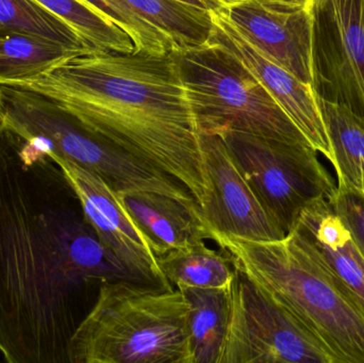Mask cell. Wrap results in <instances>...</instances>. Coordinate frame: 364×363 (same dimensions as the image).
I'll list each match as a JSON object with an SVG mask.
<instances>
[{
	"label": "cell",
	"mask_w": 364,
	"mask_h": 363,
	"mask_svg": "<svg viewBox=\"0 0 364 363\" xmlns=\"http://www.w3.org/2000/svg\"><path fill=\"white\" fill-rule=\"evenodd\" d=\"M201 145L211 192L200 213L212 236L225 234L255 242L286 238L237 170L222 139L201 134Z\"/></svg>",
	"instance_id": "7c38bea8"
},
{
	"label": "cell",
	"mask_w": 364,
	"mask_h": 363,
	"mask_svg": "<svg viewBox=\"0 0 364 363\" xmlns=\"http://www.w3.org/2000/svg\"><path fill=\"white\" fill-rule=\"evenodd\" d=\"M271 219L288 234L306 207L329 200L333 179L309 145L293 144L243 132L215 134Z\"/></svg>",
	"instance_id": "52a82bcc"
},
{
	"label": "cell",
	"mask_w": 364,
	"mask_h": 363,
	"mask_svg": "<svg viewBox=\"0 0 364 363\" xmlns=\"http://www.w3.org/2000/svg\"><path fill=\"white\" fill-rule=\"evenodd\" d=\"M338 178L364 193V117L348 104L318 93Z\"/></svg>",
	"instance_id": "2e32d148"
},
{
	"label": "cell",
	"mask_w": 364,
	"mask_h": 363,
	"mask_svg": "<svg viewBox=\"0 0 364 363\" xmlns=\"http://www.w3.org/2000/svg\"><path fill=\"white\" fill-rule=\"evenodd\" d=\"M173 53L201 134L232 130L312 146L267 90L225 49L207 42Z\"/></svg>",
	"instance_id": "8992f818"
},
{
	"label": "cell",
	"mask_w": 364,
	"mask_h": 363,
	"mask_svg": "<svg viewBox=\"0 0 364 363\" xmlns=\"http://www.w3.org/2000/svg\"><path fill=\"white\" fill-rule=\"evenodd\" d=\"M233 266L301 322L335 363H364V315L288 234L255 242L214 234Z\"/></svg>",
	"instance_id": "3957f363"
},
{
	"label": "cell",
	"mask_w": 364,
	"mask_h": 363,
	"mask_svg": "<svg viewBox=\"0 0 364 363\" xmlns=\"http://www.w3.org/2000/svg\"><path fill=\"white\" fill-rule=\"evenodd\" d=\"M228 298L220 363H335L326 347L301 322L237 269Z\"/></svg>",
	"instance_id": "ba28073f"
},
{
	"label": "cell",
	"mask_w": 364,
	"mask_h": 363,
	"mask_svg": "<svg viewBox=\"0 0 364 363\" xmlns=\"http://www.w3.org/2000/svg\"><path fill=\"white\" fill-rule=\"evenodd\" d=\"M0 127L48 153L97 175L117 195L155 192L184 202L192 193L181 181L90 131L50 96L0 85Z\"/></svg>",
	"instance_id": "5b68a950"
},
{
	"label": "cell",
	"mask_w": 364,
	"mask_h": 363,
	"mask_svg": "<svg viewBox=\"0 0 364 363\" xmlns=\"http://www.w3.org/2000/svg\"><path fill=\"white\" fill-rule=\"evenodd\" d=\"M179 1L186 2V4H191V6L205 11L220 10V9L228 6L226 0H179Z\"/></svg>",
	"instance_id": "d4e9b609"
},
{
	"label": "cell",
	"mask_w": 364,
	"mask_h": 363,
	"mask_svg": "<svg viewBox=\"0 0 364 363\" xmlns=\"http://www.w3.org/2000/svg\"><path fill=\"white\" fill-rule=\"evenodd\" d=\"M210 17L212 30L208 42L232 55L273 96L312 147L333 164V149L318 104V92L255 46L228 18L224 8L210 11Z\"/></svg>",
	"instance_id": "8fae6325"
},
{
	"label": "cell",
	"mask_w": 364,
	"mask_h": 363,
	"mask_svg": "<svg viewBox=\"0 0 364 363\" xmlns=\"http://www.w3.org/2000/svg\"><path fill=\"white\" fill-rule=\"evenodd\" d=\"M0 33L38 36L73 50L92 48L68 23L36 0H0Z\"/></svg>",
	"instance_id": "44dd1931"
},
{
	"label": "cell",
	"mask_w": 364,
	"mask_h": 363,
	"mask_svg": "<svg viewBox=\"0 0 364 363\" xmlns=\"http://www.w3.org/2000/svg\"><path fill=\"white\" fill-rule=\"evenodd\" d=\"M328 202L364 257V193L338 178L337 189Z\"/></svg>",
	"instance_id": "cb8c5ba5"
},
{
	"label": "cell",
	"mask_w": 364,
	"mask_h": 363,
	"mask_svg": "<svg viewBox=\"0 0 364 363\" xmlns=\"http://www.w3.org/2000/svg\"><path fill=\"white\" fill-rule=\"evenodd\" d=\"M224 12L269 59L318 92L314 4L293 0H240Z\"/></svg>",
	"instance_id": "9c48e42d"
},
{
	"label": "cell",
	"mask_w": 364,
	"mask_h": 363,
	"mask_svg": "<svg viewBox=\"0 0 364 363\" xmlns=\"http://www.w3.org/2000/svg\"><path fill=\"white\" fill-rule=\"evenodd\" d=\"M79 51L38 36L0 33V85L36 80Z\"/></svg>",
	"instance_id": "ac0fdd59"
},
{
	"label": "cell",
	"mask_w": 364,
	"mask_h": 363,
	"mask_svg": "<svg viewBox=\"0 0 364 363\" xmlns=\"http://www.w3.org/2000/svg\"><path fill=\"white\" fill-rule=\"evenodd\" d=\"M98 15L123 30L134 45V53L164 55L177 51L174 43L124 0H81Z\"/></svg>",
	"instance_id": "603a6c76"
},
{
	"label": "cell",
	"mask_w": 364,
	"mask_h": 363,
	"mask_svg": "<svg viewBox=\"0 0 364 363\" xmlns=\"http://www.w3.org/2000/svg\"><path fill=\"white\" fill-rule=\"evenodd\" d=\"M293 1L303 2V4H314V0H293Z\"/></svg>",
	"instance_id": "484cf974"
},
{
	"label": "cell",
	"mask_w": 364,
	"mask_h": 363,
	"mask_svg": "<svg viewBox=\"0 0 364 363\" xmlns=\"http://www.w3.org/2000/svg\"><path fill=\"white\" fill-rule=\"evenodd\" d=\"M289 234L364 315V257L328 200L306 207Z\"/></svg>",
	"instance_id": "5bb4252c"
},
{
	"label": "cell",
	"mask_w": 364,
	"mask_h": 363,
	"mask_svg": "<svg viewBox=\"0 0 364 363\" xmlns=\"http://www.w3.org/2000/svg\"><path fill=\"white\" fill-rule=\"evenodd\" d=\"M178 288L102 281L68 345V363H193Z\"/></svg>",
	"instance_id": "277c9868"
},
{
	"label": "cell",
	"mask_w": 364,
	"mask_h": 363,
	"mask_svg": "<svg viewBox=\"0 0 364 363\" xmlns=\"http://www.w3.org/2000/svg\"><path fill=\"white\" fill-rule=\"evenodd\" d=\"M182 49L201 46L211 36L210 11L179 0H124Z\"/></svg>",
	"instance_id": "ffe728a7"
},
{
	"label": "cell",
	"mask_w": 364,
	"mask_h": 363,
	"mask_svg": "<svg viewBox=\"0 0 364 363\" xmlns=\"http://www.w3.org/2000/svg\"><path fill=\"white\" fill-rule=\"evenodd\" d=\"M132 281L100 244L59 164L0 127V353L68 363L70 337L102 281Z\"/></svg>",
	"instance_id": "6da1fadb"
},
{
	"label": "cell",
	"mask_w": 364,
	"mask_h": 363,
	"mask_svg": "<svg viewBox=\"0 0 364 363\" xmlns=\"http://www.w3.org/2000/svg\"><path fill=\"white\" fill-rule=\"evenodd\" d=\"M316 49L331 70L340 102L364 117V0H314Z\"/></svg>",
	"instance_id": "4fadbf2b"
},
{
	"label": "cell",
	"mask_w": 364,
	"mask_h": 363,
	"mask_svg": "<svg viewBox=\"0 0 364 363\" xmlns=\"http://www.w3.org/2000/svg\"><path fill=\"white\" fill-rule=\"evenodd\" d=\"M188 304L193 363H220L228 323V288H181Z\"/></svg>",
	"instance_id": "e0dca14e"
},
{
	"label": "cell",
	"mask_w": 364,
	"mask_h": 363,
	"mask_svg": "<svg viewBox=\"0 0 364 363\" xmlns=\"http://www.w3.org/2000/svg\"><path fill=\"white\" fill-rule=\"evenodd\" d=\"M53 159L74 188L85 219L106 251L142 283L174 289L162 272L149 241L119 195L94 173L66 160Z\"/></svg>",
	"instance_id": "30bf717a"
},
{
	"label": "cell",
	"mask_w": 364,
	"mask_h": 363,
	"mask_svg": "<svg viewBox=\"0 0 364 363\" xmlns=\"http://www.w3.org/2000/svg\"><path fill=\"white\" fill-rule=\"evenodd\" d=\"M119 197L157 257L213 238L199 204H186L155 192H134Z\"/></svg>",
	"instance_id": "9a60e30c"
},
{
	"label": "cell",
	"mask_w": 364,
	"mask_h": 363,
	"mask_svg": "<svg viewBox=\"0 0 364 363\" xmlns=\"http://www.w3.org/2000/svg\"><path fill=\"white\" fill-rule=\"evenodd\" d=\"M227 4H235V2L240 1V0H226Z\"/></svg>",
	"instance_id": "4316f807"
},
{
	"label": "cell",
	"mask_w": 364,
	"mask_h": 363,
	"mask_svg": "<svg viewBox=\"0 0 364 363\" xmlns=\"http://www.w3.org/2000/svg\"><path fill=\"white\" fill-rule=\"evenodd\" d=\"M70 26L87 45L98 50L134 53L132 38L117 26L102 18L81 0H36Z\"/></svg>",
	"instance_id": "7402d4cb"
},
{
	"label": "cell",
	"mask_w": 364,
	"mask_h": 363,
	"mask_svg": "<svg viewBox=\"0 0 364 363\" xmlns=\"http://www.w3.org/2000/svg\"><path fill=\"white\" fill-rule=\"evenodd\" d=\"M158 262L171 285L178 289L228 288L235 272L228 254L210 249L205 241L158 256Z\"/></svg>",
	"instance_id": "d6986e66"
},
{
	"label": "cell",
	"mask_w": 364,
	"mask_h": 363,
	"mask_svg": "<svg viewBox=\"0 0 364 363\" xmlns=\"http://www.w3.org/2000/svg\"><path fill=\"white\" fill-rule=\"evenodd\" d=\"M13 85L50 96L90 131L181 181L199 206L207 202L201 132L174 53L87 48Z\"/></svg>",
	"instance_id": "7a4b0ae2"
}]
</instances>
